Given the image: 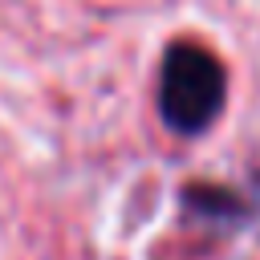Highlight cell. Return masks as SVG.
Wrapping results in <instances>:
<instances>
[{"label":"cell","instance_id":"6da1fadb","mask_svg":"<svg viewBox=\"0 0 260 260\" xmlns=\"http://www.w3.org/2000/svg\"><path fill=\"white\" fill-rule=\"evenodd\" d=\"M223 102H228L223 61L199 41H171L162 49V69H158L162 122L183 138H199L215 126Z\"/></svg>","mask_w":260,"mask_h":260},{"label":"cell","instance_id":"7a4b0ae2","mask_svg":"<svg viewBox=\"0 0 260 260\" xmlns=\"http://www.w3.org/2000/svg\"><path fill=\"white\" fill-rule=\"evenodd\" d=\"M179 203L199 215V219H211V223H244L252 211L244 203V195H236L232 187H219V183H187L179 191Z\"/></svg>","mask_w":260,"mask_h":260}]
</instances>
